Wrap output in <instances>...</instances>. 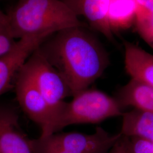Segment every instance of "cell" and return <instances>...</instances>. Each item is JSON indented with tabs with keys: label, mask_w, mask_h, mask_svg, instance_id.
<instances>
[{
	"label": "cell",
	"mask_w": 153,
	"mask_h": 153,
	"mask_svg": "<svg viewBox=\"0 0 153 153\" xmlns=\"http://www.w3.org/2000/svg\"><path fill=\"white\" fill-rule=\"evenodd\" d=\"M0 153H33L30 139L21 130L18 116L11 109L0 108Z\"/></svg>",
	"instance_id": "obj_8"
},
{
	"label": "cell",
	"mask_w": 153,
	"mask_h": 153,
	"mask_svg": "<svg viewBox=\"0 0 153 153\" xmlns=\"http://www.w3.org/2000/svg\"><path fill=\"white\" fill-rule=\"evenodd\" d=\"M21 69L35 83L51 108L53 114V124L61 107L65 102V99L72 97L68 84L44 57L39 47L30 55Z\"/></svg>",
	"instance_id": "obj_5"
},
{
	"label": "cell",
	"mask_w": 153,
	"mask_h": 153,
	"mask_svg": "<svg viewBox=\"0 0 153 153\" xmlns=\"http://www.w3.org/2000/svg\"><path fill=\"white\" fill-rule=\"evenodd\" d=\"M138 6L147 11L153 13V0H136Z\"/></svg>",
	"instance_id": "obj_18"
},
{
	"label": "cell",
	"mask_w": 153,
	"mask_h": 153,
	"mask_svg": "<svg viewBox=\"0 0 153 153\" xmlns=\"http://www.w3.org/2000/svg\"><path fill=\"white\" fill-rule=\"evenodd\" d=\"M4 26H4V25H0V28L1 27H4ZM8 27V26H7Z\"/></svg>",
	"instance_id": "obj_21"
},
{
	"label": "cell",
	"mask_w": 153,
	"mask_h": 153,
	"mask_svg": "<svg viewBox=\"0 0 153 153\" xmlns=\"http://www.w3.org/2000/svg\"><path fill=\"white\" fill-rule=\"evenodd\" d=\"M7 26L0 28V57L8 53L16 43Z\"/></svg>",
	"instance_id": "obj_16"
},
{
	"label": "cell",
	"mask_w": 153,
	"mask_h": 153,
	"mask_svg": "<svg viewBox=\"0 0 153 153\" xmlns=\"http://www.w3.org/2000/svg\"><path fill=\"white\" fill-rule=\"evenodd\" d=\"M14 88L17 100L28 117L41 128L40 138L47 137L53 120V111L42 94L27 74L18 72Z\"/></svg>",
	"instance_id": "obj_6"
},
{
	"label": "cell",
	"mask_w": 153,
	"mask_h": 153,
	"mask_svg": "<svg viewBox=\"0 0 153 153\" xmlns=\"http://www.w3.org/2000/svg\"><path fill=\"white\" fill-rule=\"evenodd\" d=\"M134 23L141 37L153 49V13L138 6Z\"/></svg>",
	"instance_id": "obj_14"
},
{
	"label": "cell",
	"mask_w": 153,
	"mask_h": 153,
	"mask_svg": "<svg viewBox=\"0 0 153 153\" xmlns=\"http://www.w3.org/2000/svg\"><path fill=\"white\" fill-rule=\"evenodd\" d=\"M39 49L63 77L72 97L89 88L109 64L103 46L82 26L53 33Z\"/></svg>",
	"instance_id": "obj_1"
},
{
	"label": "cell",
	"mask_w": 153,
	"mask_h": 153,
	"mask_svg": "<svg viewBox=\"0 0 153 153\" xmlns=\"http://www.w3.org/2000/svg\"><path fill=\"white\" fill-rule=\"evenodd\" d=\"M108 153H131L128 146V137L121 134Z\"/></svg>",
	"instance_id": "obj_17"
},
{
	"label": "cell",
	"mask_w": 153,
	"mask_h": 153,
	"mask_svg": "<svg viewBox=\"0 0 153 153\" xmlns=\"http://www.w3.org/2000/svg\"><path fill=\"white\" fill-rule=\"evenodd\" d=\"M127 137L131 153H153V142L150 140L138 136Z\"/></svg>",
	"instance_id": "obj_15"
},
{
	"label": "cell",
	"mask_w": 153,
	"mask_h": 153,
	"mask_svg": "<svg viewBox=\"0 0 153 153\" xmlns=\"http://www.w3.org/2000/svg\"><path fill=\"white\" fill-rule=\"evenodd\" d=\"M7 16L9 31L15 39L83 26L62 0H18Z\"/></svg>",
	"instance_id": "obj_2"
},
{
	"label": "cell",
	"mask_w": 153,
	"mask_h": 153,
	"mask_svg": "<svg viewBox=\"0 0 153 153\" xmlns=\"http://www.w3.org/2000/svg\"><path fill=\"white\" fill-rule=\"evenodd\" d=\"M33 153H73L71 152H67L64 151H57V150H40L36 149H33Z\"/></svg>",
	"instance_id": "obj_19"
},
{
	"label": "cell",
	"mask_w": 153,
	"mask_h": 153,
	"mask_svg": "<svg viewBox=\"0 0 153 153\" xmlns=\"http://www.w3.org/2000/svg\"><path fill=\"white\" fill-rule=\"evenodd\" d=\"M77 16H83L90 26L109 40L114 33L109 27L107 14L110 0H62Z\"/></svg>",
	"instance_id": "obj_9"
},
{
	"label": "cell",
	"mask_w": 153,
	"mask_h": 153,
	"mask_svg": "<svg viewBox=\"0 0 153 153\" xmlns=\"http://www.w3.org/2000/svg\"><path fill=\"white\" fill-rule=\"evenodd\" d=\"M136 0H110L107 18L112 31L126 30L135 22Z\"/></svg>",
	"instance_id": "obj_13"
},
{
	"label": "cell",
	"mask_w": 153,
	"mask_h": 153,
	"mask_svg": "<svg viewBox=\"0 0 153 153\" xmlns=\"http://www.w3.org/2000/svg\"><path fill=\"white\" fill-rule=\"evenodd\" d=\"M120 133L112 134L102 127L93 134L77 132L54 133L49 136L30 140L33 149L73 153H108L120 138Z\"/></svg>",
	"instance_id": "obj_4"
},
{
	"label": "cell",
	"mask_w": 153,
	"mask_h": 153,
	"mask_svg": "<svg viewBox=\"0 0 153 153\" xmlns=\"http://www.w3.org/2000/svg\"><path fill=\"white\" fill-rule=\"evenodd\" d=\"M124 65L131 79L153 88V55L128 42L124 44Z\"/></svg>",
	"instance_id": "obj_10"
},
{
	"label": "cell",
	"mask_w": 153,
	"mask_h": 153,
	"mask_svg": "<svg viewBox=\"0 0 153 153\" xmlns=\"http://www.w3.org/2000/svg\"><path fill=\"white\" fill-rule=\"evenodd\" d=\"M124 109L116 97L88 88L74 95L71 102H64L55 117L49 136L68 126L98 124L112 117L122 116Z\"/></svg>",
	"instance_id": "obj_3"
},
{
	"label": "cell",
	"mask_w": 153,
	"mask_h": 153,
	"mask_svg": "<svg viewBox=\"0 0 153 153\" xmlns=\"http://www.w3.org/2000/svg\"><path fill=\"white\" fill-rule=\"evenodd\" d=\"M121 105L153 114V88L131 79L119 90L116 97Z\"/></svg>",
	"instance_id": "obj_11"
},
{
	"label": "cell",
	"mask_w": 153,
	"mask_h": 153,
	"mask_svg": "<svg viewBox=\"0 0 153 153\" xmlns=\"http://www.w3.org/2000/svg\"><path fill=\"white\" fill-rule=\"evenodd\" d=\"M52 34L44 33L19 39L8 53L0 57V95L11 87L28 58Z\"/></svg>",
	"instance_id": "obj_7"
},
{
	"label": "cell",
	"mask_w": 153,
	"mask_h": 153,
	"mask_svg": "<svg viewBox=\"0 0 153 153\" xmlns=\"http://www.w3.org/2000/svg\"><path fill=\"white\" fill-rule=\"evenodd\" d=\"M122 118V135L143 137L153 142V114L133 109L124 112Z\"/></svg>",
	"instance_id": "obj_12"
},
{
	"label": "cell",
	"mask_w": 153,
	"mask_h": 153,
	"mask_svg": "<svg viewBox=\"0 0 153 153\" xmlns=\"http://www.w3.org/2000/svg\"><path fill=\"white\" fill-rule=\"evenodd\" d=\"M0 25L8 26V18L7 14L0 10Z\"/></svg>",
	"instance_id": "obj_20"
}]
</instances>
